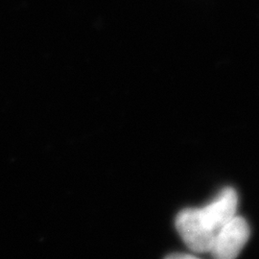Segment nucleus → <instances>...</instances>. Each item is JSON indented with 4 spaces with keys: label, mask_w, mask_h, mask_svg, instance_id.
I'll return each mask as SVG.
<instances>
[{
    "label": "nucleus",
    "mask_w": 259,
    "mask_h": 259,
    "mask_svg": "<svg viewBox=\"0 0 259 259\" xmlns=\"http://www.w3.org/2000/svg\"><path fill=\"white\" fill-rule=\"evenodd\" d=\"M238 196L232 187H226L219 195L202 208H190L195 221L202 231L215 238L216 233L236 214Z\"/></svg>",
    "instance_id": "obj_1"
},
{
    "label": "nucleus",
    "mask_w": 259,
    "mask_h": 259,
    "mask_svg": "<svg viewBox=\"0 0 259 259\" xmlns=\"http://www.w3.org/2000/svg\"><path fill=\"white\" fill-rule=\"evenodd\" d=\"M250 237V227L240 216H234L216 233L210 253L216 259H233L238 256Z\"/></svg>",
    "instance_id": "obj_2"
},
{
    "label": "nucleus",
    "mask_w": 259,
    "mask_h": 259,
    "mask_svg": "<svg viewBox=\"0 0 259 259\" xmlns=\"http://www.w3.org/2000/svg\"><path fill=\"white\" fill-rule=\"evenodd\" d=\"M167 258H197V256L190 253H173V254H169Z\"/></svg>",
    "instance_id": "obj_3"
}]
</instances>
